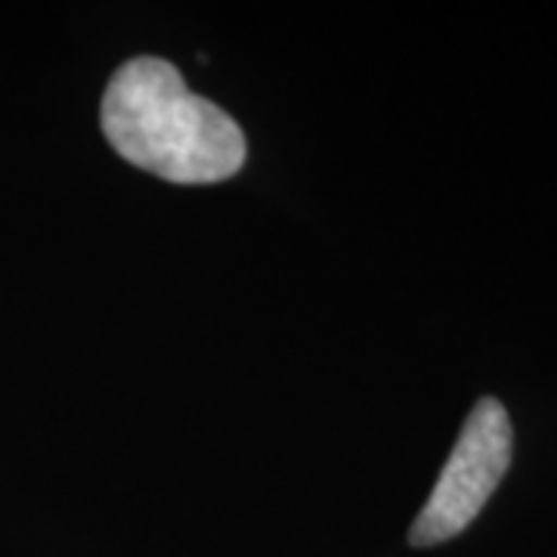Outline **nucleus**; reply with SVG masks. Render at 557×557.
Here are the masks:
<instances>
[{"instance_id":"f03ea898","label":"nucleus","mask_w":557,"mask_h":557,"mask_svg":"<svg viewBox=\"0 0 557 557\" xmlns=\"http://www.w3.org/2000/svg\"><path fill=\"white\" fill-rule=\"evenodd\" d=\"M511 456L515 428L508 409L496 397L478 399L440 471L434 493L409 530V542L431 548L465 533L508 474Z\"/></svg>"},{"instance_id":"f257e3e1","label":"nucleus","mask_w":557,"mask_h":557,"mask_svg":"<svg viewBox=\"0 0 557 557\" xmlns=\"http://www.w3.org/2000/svg\"><path fill=\"white\" fill-rule=\"evenodd\" d=\"M100 121L121 159L171 183H220L245 164L239 124L193 94L177 69L159 57L121 65L106 87Z\"/></svg>"}]
</instances>
